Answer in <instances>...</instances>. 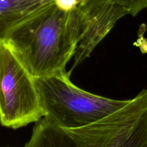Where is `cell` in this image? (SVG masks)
<instances>
[{
	"mask_svg": "<svg viewBox=\"0 0 147 147\" xmlns=\"http://www.w3.org/2000/svg\"><path fill=\"white\" fill-rule=\"evenodd\" d=\"M84 11L53 4L17 26L4 40L34 78L65 72L82 32Z\"/></svg>",
	"mask_w": 147,
	"mask_h": 147,
	"instance_id": "obj_1",
	"label": "cell"
},
{
	"mask_svg": "<svg viewBox=\"0 0 147 147\" xmlns=\"http://www.w3.org/2000/svg\"><path fill=\"white\" fill-rule=\"evenodd\" d=\"M24 147H147V90L83 127L63 129L43 117Z\"/></svg>",
	"mask_w": 147,
	"mask_h": 147,
	"instance_id": "obj_2",
	"label": "cell"
},
{
	"mask_svg": "<svg viewBox=\"0 0 147 147\" xmlns=\"http://www.w3.org/2000/svg\"><path fill=\"white\" fill-rule=\"evenodd\" d=\"M34 80L44 117L63 129L87 126L129 101L114 100L86 91L72 83L69 72L34 78Z\"/></svg>",
	"mask_w": 147,
	"mask_h": 147,
	"instance_id": "obj_3",
	"label": "cell"
},
{
	"mask_svg": "<svg viewBox=\"0 0 147 147\" xmlns=\"http://www.w3.org/2000/svg\"><path fill=\"white\" fill-rule=\"evenodd\" d=\"M44 117L35 80L7 42H0V123L17 129Z\"/></svg>",
	"mask_w": 147,
	"mask_h": 147,
	"instance_id": "obj_4",
	"label": "cell"
},
{
	"mask_svg": "<svg viewBox=\"0 0 147 147\" xmlns=\"http://www.w3.org/2000/svg\"><path fill=\"white\" fill-rule=\"evenodd\" d=\"M84 11L81 34L73 58L74 63L69 73L90 56L95 47L109 34L119 20L129 14L126 7L106 4Z\"/></svg>",
	"mask_w": 147,
	"mask_h": 147,
	"instance_id": "obj_5",
	"label": "cell"
},
{
	"mask_svg": "<svg viewBox=\"0 0 147 147\" xmlns=\"http://www.w3.org/2000/svg\"><path fill=\"white\" fill-rule=\"evenodd\" d=\"M53 4L54 0H0V42L27 19Z\"/></svg>",
	"mask_w": 147,
	"mask_h": 147,
	"instance_id": "obj_6",
	"label": "cell"
},
{
	"mask_svg": "<svg viewBox=\"0 0 147 147\" xmlns=\"http://www.w3.org/2000/svg\"><path fill=\"white\" fill-rule=\"evenodd\" d=\"M106 4L123 6L129 10V14L134 17L147 8V0H86L84 5L80 9L87 11L95 7Z\"/></svg>",
	"mask_w": 147,
	"mask_h": 147,
	"instance_id": "obj_7",
	"label": "cell"
}]
</instances>
